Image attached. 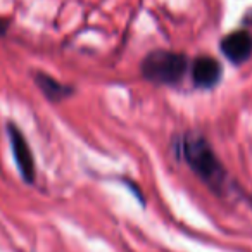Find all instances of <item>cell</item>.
<instances>
[{"label":"cell","instance_id":"8992f818","mask_svg":"<svg viewBox=\"0 0 252 252\" xmlns=\"http://www.w3.org/2000/svg\"><path fill=\"white\" fill-rule=\"evenodd\" d=\"M36 85H38V88L43 92V95H45L49 100H54V102L64 100V98L73 94V88L61 83L56 78L49 76V74H45V73L36 74Z\"/></svg>","mask_w":252,"mask_h":252},{"label":"cell","instance_id":"52a82bcc","mask_svg":"<svg viewBox=\"0 0 252 252\" xmlns=\"http://www.w3.org/2000/svg\"><path fill=\"white\" fill-rule=\"evenodd\" d=\"M7 28H9V23L5 21V19L0 18V36L5 35V33H7Z\"/></svg>","mask_w":252,"mask_h":252},{"label":"cell","instance_id":"6da1fadb","mask_svg":"<svg viewBox=\"0 0 252 252\" xmlns=\"http://www.w3.org/2000/svg\"><path fill=\"white\" fill-rule=\"evenodd\" d=\"M180 156L193 173L216 193L226 189V169L218 159L214 149L200 133H187L180 138Z\"/></svg>","mask_w":252,"mask_h":252},{"label":"cell","instance_id":"5b68a950","mask_svg":"<svg viewBox=\"0 0 252 252\" xmlns=\"http://www.w3.org/2000/svg\"><path fill=\"white\" fill-rule=\"evenodd\" d=\"M223 67L211 56H199L192 63V80L197 88H213L220 83Z\"/></svg>","mask_w":252,"mask_h":252},{"label":"cell","instance_id":"277c9868","mask_svg":"<svg viewBox=\"0 0 252 252\" xmlns=\"http://www.w3.org/2000/svg\"><path fill=\"white\" fill-rule=\"evenodd\" d=\"M221 52L230 63L242 64L252 56V35L247 30L231 32L221 40Z\"/></svg>","mask_w":252,"mask_h":252},{"label":"cell","instance_id":"3957f363","mask_svg":"<svg viewBox=\"0 0 252 252\" xmlns=\"http://www.w3.org/2000/svg\"><path fill=\"white\" fill-rule=\"evenodd\" d=\"M7 131H9V140H11L12 154H14L19 173H21L25 182L33 183L35 182V159H33V152L30 149L28 140H26V137L21 133V130H19L14 123H9Z\"/></svg>","mask_w":252,"mask_h":252},{"label":"cell","instance_id":"7a4b0ae2","mask_svg":"<svg viewBox=\"0 0 252 252\" xmlns=\"http://www.w3.org/2000/svg\"><path fill=\"white\" fill-rule=\"evenodd\" d=\"M189 61L185 54L169 52V50H154L147 54L140 64V71L145 80L156 85H178L183 80Z\"/></svg>","mask_w":252,"mask_h":252}]
</instances>
